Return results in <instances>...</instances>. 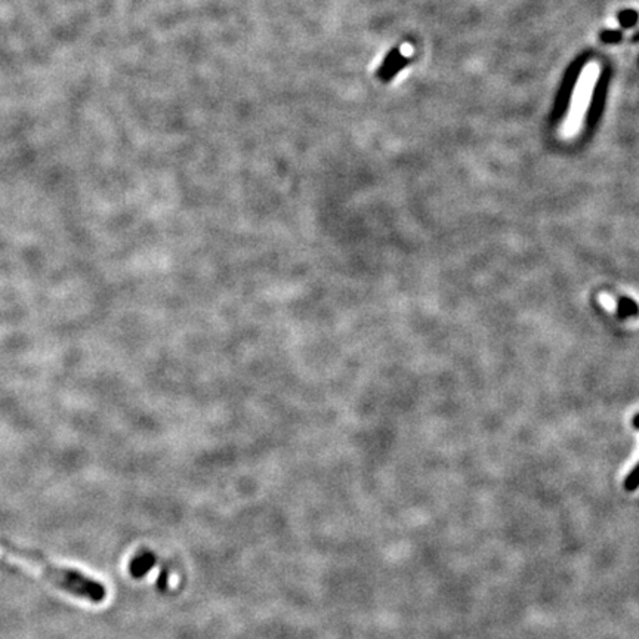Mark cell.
<instances>
[{
    "label": "cell",
    "instance_id": "obj_1",
    "mask_svg": "<svg viewBox=\"0 0 639 639\" xmlns=\"http://www.w3.org/2000/svg\"><path fill=\"white\" fill-rule=\"evenodd\" d=\"M0 549H3L8 554H12L19 559H24L30 564L37 565L39 570L46 576L49 582L64 589L68 594L86 599V601L94 604H101L107 598V589L101 582L76 570V568L58 565L52 563L51 559H48V556L33 551V549L17 546L11 542L3 541V538H0Z\"/></svg>",
    "mask_w": 639,
    "mask_h": 639
},
{
    "label": "cell",
    "instance_id": "obj_3",
    "mask_svg": "<svg viewBox=\"0 0 639 639\" xmlns=\"http://www.w3.org/2000/svg\"><path fill=\"white\" fill-rule=\"evenodd\" d=\"M617 314L620 318L636 317L639 314V306L632 301L631 297H620L618 299Z\"/></svg>",
    "mask_w": 639,
    "mask_h": 639
},
{
    "label": "cell",
    "instance_id": "obj_4",
    "mask_svg": "<svg viewBox=\"0 0 639 639\" xmlns=\"http://www.w3.org/2000/svg\"><path fill=\"white\" fill-rule=\"evenodd\" d=\"M632 422H633V426H635L636 429H639V413H636V415L633 416V421H632ZM625 484H626L627 490H635V488L639 485V465L633 469L632 474L629 475V478L626 479V483H625Z\"/></svg>",
    "mask_w": 639,
    "mask_h": 639
},
{
    "label": "cell",
    "instance_id": "obj_2",
    "mask_svg": "<svg viewBox=\"0 0 639 639\" xmlns=\"http://www.w3.org/2000/svg\"><path fill=\"white\" fill-rule=\"evenodd\" d=\"M154 564H156V555L149 551H144L141 554H138L132 559L131 565H129V572H131V574L135 578H139L151 570Z\"/></svg>",
    "mask_w": 639,
    "mask_h": 639
}]
</instances>
